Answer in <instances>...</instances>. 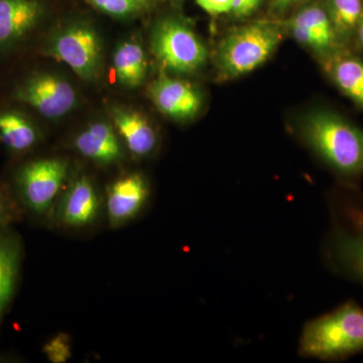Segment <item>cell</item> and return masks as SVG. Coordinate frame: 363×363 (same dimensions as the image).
I'll list each match as a JSON object with an SVG mask.
<instances>
[{"label":"cell","instance_id":"1","mask_svg":"<svg viewBox=\"0 0 363 363\" xmlns=\"http://www.w3.org/2000/svg\"><path fill=\"white\" fill-rule=\"evenodd\" d=\"M310 149L331 169L350 178L363 176V130L333 111H315L301 124Z\"/></svg>","mask_w":363,"mask_h":363},{"label":"cell","instance_id":"2","mask_svg":"<svg viewBox=\"0 0 363 363\" xmlns=\"http://www.w3.org/2000/svg\"><path fill=\"white\" fill-rule=\"evenodd\" d=\"M298 352L324 362L363 352V308L347 302L308 322L301 334Z\"/></svg>","mask_w":363,"mask_h":363},{"label":"cell","instance_id":"3","mask_svg":"<svg viewBox=\"0 0 363 363\" xmlns=\"http://www.w3.org/2000/svg\"><path fill=\"white\" fill-rule=\"evenodd\" d=\"M331 228L325 257L333 271L363 285V199L342 197L330 204Z\"/></svg>","mask_w":363,"mask_h":363},{"label":"cell","instance_id":"4","mask_svg":"<svg viewBox=\"0 0 363 363\" xmlns=\"http://www.w3.org/2000/svg\"><path fill=\"white\" fill-rule=\"evenodd\" d=\"M283 40L274 23H255L234 28L221 40L216 66L224 79H234L255 71L271 58Z\"/></svg>","mask_w":363,"mask_h":363},{"label":"cell","instance_id":"5","mask_svg":"<svg viewBox=\"0 0 363 363\" xmlns=\"http://www.w3.org/2000/svg\"><path fill=\"white\" fill-rule=\"evenodd\" d=\"M150 45L157 61L176 73H193L207 60L206 47L197 33L176 18H167L155 26Z\"/></svg>","mask_w":363,"mask_h":363},{"label":"cell","instance_id":"6","mask_svg":"<svg viewBox=\"0 0 363 363\" xmlns=\"http://www.w3.org/2000/svg\"><path fill=\"white\" fill-rule=\"evenodd\" d=\"M45 52L64 62L85 81L95 80L101 70V40L96 30L86 23H73L52 33Z\"/></svg>","mask_w":363,"mask_h":363},{"label":"cell","instance_id":"7","mask_svg":"<svg viewBox=\"0 0 363 363\" xmlns=\"http://www.w3.org/2000/svg\"><path fill=\"white\" fill-rule=\"evenodd\" d=\"M69 162L63 159H40L28 162L18 172V188L26 207L38 215L49 213L63 189Z\"/></svg>","mask_w":363,"mask_h":363},{"label":"cell","instance_id":"8","mask_svg":"<svg viewBox=\"0 0 363 363\" xmlns=\"http://www.w3.org/2000/svg\"><path fill=\"white\" fill-rule=\"evenodd\" d=\"M14 100L28 105L47 118H59L74 108L76 93L73 86L60 76L35 73L14 91Z\"/></svg>","mask_w":363,"mask_h":363},{"label":"cell","instance_id":"9","mask_svg":"<svg viewBox=\"0 0 363 363\" xmlns=\"http://www.w3.org/2000/svg\"><path fill=\"white\" fill-rule=\"evenodd\" d=\"M289 26L300 44L309 48L325 60L340 51V43L325 7L318 4L304 7L294 16Z\"/></svg>","mask_w":363,"mask_h":363},{"label":"cell","instance_id":"10","mask_svg":"<svg viewBox=\"0 0 363 363\" xmlns=\"http://www.w3.org/2000/svg\"><path fill=\"white\" fill-rule=\"evenodd\" d=\"M44 14L42 0H0V54L23 43Z\"/></svg>","mask_w":363,"mask_h":363},{"label":"cell","instance_id":"11","mask_svg":"<svg viewBox=\"0 0 363 363\" xmlns=\"http://www.w3.org/2000/svg\"><path fill=\"white\" fill-rule=\"evenodd\" d=\"M101 200L94 184L82 176L71 184L57 204L56 220L68 228H84L94 223L101 212Z\"/></svg>","mask_w":363,"mask_h":363},{"label":"cell","instance_id":"12","mask_svg":"<svg viewBox=\"0 0 363 363\" xmlns=\"http://www.w3.org/2000/svg\"><path fill=\"white\" fill-rule=\"evenodd\" d=\"M147 182L140 174L121 177L107 189L106 213L111 227L135 218L149 199Z\"/></svg>","mask_w":363,"mask_h":363},{"label":"cell","instance_id":"13","mask_svg":"<svg viewBox=\"0 0 363 363\" xmlns=\"http://www.w3.org/2000/svg\"><path fill=\"white\" fill-rule=\"evenodd\" d=\"M150 95L160 111L177 121L192 118L201 108V96L197 90L164 74L150 86Z\"/></svg>","mask_w":363,"mask_h":363},{"label":"cell","instance_id":"14","mask_svg":"<svg viewBox=\"0 0 363 363\" xmlns=\"http://www.w3.org/2000/svg\"><path fill=\"white\" fill-rule=\"evenodd\" d=\"M76 150L91 161L111 164L123 157V147L111 124L95 123L76 136Z\"/></svg>","mask_w":363,"mask_h":363},{"label":"cell","instance_id":"15","mask_svg":"<svg viewBox=\"0 0 363 363\" xmlns=\"http://www.w3.org/2000/svg\"><path fill=\"white\" fill-rule=\"evenodd\" d=\"M21 257L23 245L20 236L7 228L0 231V321L18 285Z\"/></svg>","mask_w":363,"mask_h":363},{"label":"cell","instance_id":"16","mask_svg":"<svg viewBox=\"0 0 363 363\" xmlns=\"http://www.w3.org/2000/svg\"><path fill=\"white\" fill-rule=\"evenodd\" d=\"M114 125L131 154L145 157L155 150L157 135L149 121L138 112L114 108L111 112Z\"/></svg>","mask_w":363,"mask_h":363},{"label":"cell","instance_id":"17","mask_svg":"<svg viewBox=\"0 0 363 363\" xmlns=\"http://www.w3.org/2000/svg\"><path fill=\"white\" fill-rule=\"evenodd\" d=\"M329 74L339 90L363 109V62L340 51L326 60Z\"/></svg>","mask_w":363,"mask_h":363},{"label":"cell","instance_id":"18","mask_svg":"<svg viewBox=\"0 0 363 363\" xmlns=\"http://www.w3.org/2000/svg\"><path fill=\"white\" fill-rule=\"evenodd\" d=\"M117 80L125 87L142 85L147 77V61L142 45L136 42H124L117 47L113 57Z\"/></svg>","mask_w":363,"mask_h":363},{"label":"cell","instance_id":"19","mask_svg":"<svg viewBox=\"0 0 363 363\" xmlns=\"http://www.w3.org/2000/svg\"><path fill=\"white\" fill-rule=\"evenodd\" d=\"M38 138V131L28 117L18 111H0V143L6 149L26 152L32 149Z\"/></svg>","mask_w":363,"mask_h":363},{"label":"cell","instance_id":"20","mask_svg":"<svg viewBox=\"0 0 363 363\" xmlns=\"http://www.w3.org/2000/svg\"><path fill=\"white\" fill-rule=\"evenodd\" d=\"M325 9L340 45L357 35L363 16L362 0H327Z\"/></svg>","mask_w":363,"mask_h":363},{"label":"cell","instance_id":"21","mask_svg":"<svg viewBox=\"0 0 363 363\" xmlns=\"http://www.w3.org/2000/svg\"><path fill=\"white\" fill-rule=\"evenodd\" d=\"M99 11L117 18L140 13L147 6L145 0H90Z\"/></svg>","mask_w":363,"mask_h":363},{"label":"cell","instance_id":"22","mask_svg":"<svg viewBox=\"0 0 363 363\" xmlns=\"http://www.w3.org/2000/svg\"><path fill=\"white\" fill-rule=\"evenodd\" d=\"M44 352L50 362H66L71 357L70 338L66 334H58L45 344Z\"/></svg>","mask_w":363,"mask_h":363},{"label":"cell","instance_id":"23","mask_svg":"<svg viewBox=\"0 0 363 363\" xmlns=\"http://www.w3.org/2000/svg\"><path fill=\"white\" fill-rule=\"evenodd\" d=\"M198 6L211 16L231 13L233 0H196Z\"/></svg>","mask_w":363,"mask_h":363},{"label":"cell","instance_id":"24","mask_svg":"<svg viewBox=\"0 0 363 363\" xmlns=\"http://www.w3.org/2000/svg\"><path fill=\"white\" fill-rule=\"evenodd\" d=\"M11 207L7 201L4 191L0 187V231L6 228V224L9 223L11 218Z\"/></svg>","mask_w":363,"mask_h":363},{"label":"cell","instance_id":"25","mask_svg":"<svg viewBox=\"0 0 363 363\" xmlns=\"http://www.w3.org/2000/svg\"><path fill=\"white\" fill-rule=\"evenodd\" d=\"M302 0H272V9L278 13H284L289 7L295 6Z\"/></svg>","mask_w":363,"mask_h":363},{"label":"cell","instance_id":"26","mask_svg":"<svg viewBox=\"0 0 363 363\" xmlns=\"http://www.w3.org/2000/svg\"><path fill=\"white\" fill-rule=\"evenodd\" d=\"M357 35L358 44L360 45V47L363 48V16L362 18V21H360L359 26H358L357 28Z\"/></svg>","mask_w":363,"mask_h":363},{"label":"cell","instance_id":"27","mask_svg":"<svg viewBox=\"0 0 363 363\" xmlns=\"http://www.w3.org/2000/svg\"><path fill=\"white\" fill-rule=\"evenodd\" d=\"M250 2L255 6V7H259L260 2H262V0H250Z\"/></svg>","mask_w":363,"mask_h":363}]
</instances>
